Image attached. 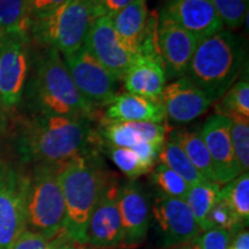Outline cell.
<instances>
[{
    "mask_svg": "<svg viewBox=\"0 0 249 249\" xmlns=\"http://www.w3.org/2000/svg\"><path fill=\"white\" fill-rule=\"evenodd\" d=\"M113 178L95 149L60 165L59 182L65 202L64 231L76 245H87L89 218Z\"/></svg>",
    "mask_w": 249,
    "mask_h": 249,
    "instance_id": "1",
    "label": "cell"
},
{
    "mask_svg": "<svg viewBox=\"0 0 249 249\" xmlns=\"http://www.w3.org/2000/svg\"><path fill=\"white\" fill-rule=\"evenodd\" d=\"M27 31L0 33V105L17 107L23 97L29 73V36Z\"/></svg>",
    "mask_w": 249,
    "mask_h": 249,
    "instance_id": "7",
    "label": "cell"
},
{
    "mask_svg": "<svg viewBox=\"0 0 249 249\" xmlns=\"http://www.w3.org/2000/svg\"><path fill=\"white\" fill-rule=\"evenodd\" d=\"M240 36L222 29L198 43L186 76L204 91L211 102L219 101L235 83L245 65Z\"/></svg>",
    "mask_w": 249,
    "mask_h": 249,
    "instance_id": "4",
    "label": "cell"
},
{
    "mask_svg": "<svg viewBox=\"0 0 249 249\" xmlns=\"http://www.w3.org/2000/svg\"><path fill=\"white\" fill-rule=\"evenodd\" d=\"M31 71L23 96L35 116L76 117L92 120L95 107L77 90L58 51L44 48L34 60Z\"/></svg>",
    "mask_w": 249,
    "mask_h": 249,
    "instance_id": "3",
    "label": "cell"
},
{
    "mask_svg": "<svg viewBox=\"0 0 249 249\" xmlns=\"http://www.w3.org/2000/svg\"><path fill=\"white\" fill-rule=\"evenodd\" d=\"M219 198L231 205L246 225L249 220V174L242 172L234 180L220 188Z\"/></svg>",
    "mask_w": 249,
    "mask_h": 249,
    "instance_id": "26",
    "label": "cell"
},
{
    "mask_svg": "<svg viewBox=\"0 0 249 249\" xmlns=\"http://www.w3.org/2000/svg\"><path fill=\"white\" fill-rule=\"evenodd\" d=\"M207 226L208 230H225L232 236H234L236 233L244 230L245 222L232 209L231 205L227 203L226 201L218 197V201L214 203L213 209L210 210L207 217Z\"/></svg>",
    "mask_w": 249,
    "mask_h": 249,
    "instance_id": "30",
    "label": "cell"
},
{
    "mask_svg": "<svg viewBox=\"0 0 249 249\" xmlns=\"http://www.w3.org/2000/svg\"><path fill=\"white\" fill-rule=\"evenodd\" d=\"M231 119V141L236 160L242 172L249 170V118L233 117Z\"/></svg>",
    "mask_w": 249,
    "mask_h": 249,
    "instance_id": "32",
    "label": "cell"
},
{
    "mask_svg": "<svg viewBox=\"0 0 249 249\" xmlns=\"http://www.w3.org/2000/svg\"><path fill=\"white\" fill-rule=\"evenodd\" d=\"M27 0H0V33L27 31Z\"/></svg>",
    "mask_w": 249,
    "mask_h": 249,
    "instance_id": "29",
    "label": "cell"
},
{
    "mask_svg": "<svg viewBox=\"0 0 249 249\" xmlns=\"http://www.w3.org/2000/svg\"><path fill=\"white\" fill-rule=\"evenodd\" d=\"M160 14L200 40L224 29L213 0H167Z\"/></svg>",
    "mask_w": 249,
    "mask_h": 249,
    "instance_id": "16",
    "label": "cell"
},
{
    "mask_svg": "<svg viewBox=\"0 0 249 249\" xmlns=\"http://www.w3.org/2000/svg\"><path fill=\"white\" fill-rule=\"evenodd\" d=\"M224 26L238 29L248 14V0H213Z\"/></svg>",
    "mask_w": 249,
    "mask_h": 249,
    "instance_id": "33",
    "label": "cell"
},
{
    "mask_svg": "<svg viewBox=\"0 0 249 249\" xmlns=\"http://www.w3.org/2000/svg\"><path fill=\"white\" fill-rule=\"evenodd\" d=\"M157 160L166 165L173 172L181 177L189 186L207 181L201 176V173L195 169L194 165L191 163L182 149L171 139L164 142L163 147L158 154Z\"/></svg>",
    "mask_w": 249,
    "mask_h": 249,
    "instance_id": "24",
    "label": "cell"
},
{
    "mask_svg": "<svg viewBox=\"0 0 249 249\" xmlns=\"http://www.w3.org/2000/svg\"><path fill=\"white\" fill-rule=\"evenodd\" d=\"M152 214L166 247L191 244L201 235L202 230L185 200L160 194L156 198Z\"/></svg>",
    "mask_w": 249,
    "mask_h": 249,
    "instance_id": "12",
    "label": "cell"
},
{
    "mask_svg": "<svg viewBox=\"0 0 249 249\" xmlns=\"http://www.w3.org/2000/svg\"><path fill=\"white\" fill-rule=\"evenodd\" d=\"M216 111L217 114L227 118H249V82L247 77L238 81L227 90L219 99Z\"/></svg>",
    "mask_w": 249,
    "mask_h": 249,
    "instance_id": "25",
    "label": "cell"
},
{
    "mask_svg": "<svg viewBox=\"0 0 249 249\" xmlns=\"http://www.w3.org/2000/svg\"><path fill=\"white\" fill-rule=\"evenodd\" d=\"M166 119V112L163 103L160 101L124 92L117 95L110 104L107 105L105 121L111 123H148L163 124Z\"/></svg>",
    "mask_w": 249,
    "mask_h": 249,
    "instance_id": "20",
    "label": "cell"
},
{
    "mask_svg": "<svg viewBox=\"0 0 249 249\" xmlns=\"http://www.w3.org/2000/svg\"><path fill=\"white\" fill-rule=\"evenodd\" d=\"M119 185L116 178L107 183L96 204L87 227V245L112 249L123 245V226L118 207Z\"/></svg>",
    "mask_w": 249,
    "mask_h": 249,
    "instance_id": "13",
    "label": "cell"
},
{
    "mask_svg": "<svg viewBox=\"0 0 249 249\" xmlns=\"http://www.w3.org/2000/svg\"><path fill=\"white\" fill-rule=\"evenodd\" d=\"M118 207L123 226V244L136 246L147 238L151 209L147 193L140 182L129 180L119 187Z\"/></svg>",
    "mask_w": 249,
    "mask_h": 249,
    "instance_id": "15",
    "label": "cell"
},
{
    "mask_svg": "<svg viewBox=\"0 0 249 249\" xmlns=\"http://www.w3.org/2000/svg\"><path fill=\"white\" fill-rule=\"evenodd\" d=\"M170 139L182 149L191 163L207 181L217 182L213 161L207 145L202 139L201 129L178 128L171 130Z\"/></svg>",
    "mask_w": 249,
    "mask_h": 249,
    "instance_id": "22",
    "label": "cell"
},
{
    "mask_svg": "<svg viewBox=\"0 0 249 249\" xmlns=\"http://www.w3.org/2000/svg\"><path fill=\"white\" fill-rule=\"evenodd\" d=\"M28 177L0 160V249H9L27 230Z\"/></svg>",
    "mask_w": 249,
    "mask_h": 249,
    "instance_id": "8",
    "label": "cell"
},
{
    "mask_svg": "<svg viewBox=\"0 0 249 249\" xmlns=\"http://www.w3.org/2000/svg\"><path fill=\"white\" fill-rule=\"evenodd\" d=\"M151 181L157 187L161 195L185 200L189 186L181 177L160 163L151 173Z\"/></svg>",
    "mask_w": 249,
    "mask_h": 249,
    "instance_id": "28",
    "label": "cell"
},
{
    "mask_svg": "<svg viewBox=\"0 0 249 249\" xmlns=\"http://www.w3.org/2000/svg\"><path fill=\"white\" fill-rule=\"evenodd\" d=\"M95 18L91 0H68L48 17L29 23L28 33L44 48L70 54L85 45Z\"/></svg>",
    "mask_w": 249,
    "mask_h": 249,
    "instance_id": "6",
    "label": "cell"
},
{
    "mask_svg": "<svg viewBox=\"0 0 249 249\" xmlns=\"http://www.w3.org/2000/svg\"><path fill=\"white\" fill-rule=\"evenodd\" d=\"M148 20L147 0H134L112 18L114 30L121 43L136 54L145 35Z\"/></svg>",
    "mask_w": 249,
    "mask_h": 249,
    "instance_id": "21",
    "label": "cell"
},
{
    "mask_svg": "<svg viewBox=\"0 0 249 249\" xmlns=\"http://www.w3.org/2000/svg\"><path fill=\"white\" fill-rule=\"evenodd\" d=\"M156 42L166 76L171 79L185 76L200 39L160 14Z\"/></svg>",
    "mask_w": 249,
    "mask_h": 249,
    "instance_id": "11",
    "label": "cell"
},
{
    "mask_svg": "<svg viewBox=\"0 0 249 249\" xmlns=\"http://www.w3.org/2000/svg\"><path fill=\"white\" fill-rule=\"evenodd\" d=\"M77 246L80 245L71 241L65 231L54 238L49 239L39 233L26 230L9 249H73Z\"/></svg>",
    "mask_w": 249,
    "mask_h": 249,
    "instance_id": "27",
    "label": "cell"
},
{
    "mask_svg": "<svg viewBox=\"0 0 249 249\" xmlns=\"http://www.w3.org/2000/svg\"><path fill=\"white\" fill-rule=\"evenodd\" d=\"M172 249H200L198 248L197 244H196V240L191 242V244H186L182 246H178V247H173Z\"/></svg>",
    "mask_w": 249,
    "mask_h": 249,
    "instance_id": "38",
    "label": "cell"
},
{
    "mask_svg": "<svg viewBox=\"0 0 249 249\" xmlns=\"http://www.w3.org/2000/svg\"><path fill=\"white\" fill-rule=\"evenodd\" d=\"M167 133L169 128L164 124L104 121L101 135L105 140V144L114 147L134 149L142 143H151L161 148L166 141Z\"/></svg>",
    "mask_w": 249,
    "mask_h": 249,
    "instance_id": "19",
    "label": "cell"
},
{
    "mask_svg": "<svg viewBox=\"0 0 249 249\" xmlns=\"http://www.w3.org/2000/svg\"><path fill=\"white\" fill-rule=\"evenodd\" d=\"M232 235L225 230L210 229L201 233L196 244L200 249H229Z\"/></svg>",
    "mask_w": 249,
    "mask_h": 249,
    "instance_id": "34",
    "label": "cell"
},
{
    "mask_svg": "<svg viewBox=\"0 0 249 249\" xmlns=\"http://www.w3.org/2000/svg\"><path fill=\"white\" fill-rule=\"evenodd\" d=\"M166 80L158 51L139 52L124 77L127 92L152 101H160Z\"/></svg>",
    "mask_w": 249,
    "mask_h": 249,
    "instance_id": "18",
    "label": "cell"
},
{
    "mask_svg": "<svg viewBox=\"0 0 249 249\" xmlns=\"http://www.w3.org/2000/svg\"><path fill=\"white\" fill-rule=\"evenodd\" d=\"M220 185L217 182L204 181L189 187L185 202L191 209L195 222L202 232L207 231V217L219 197Z\"/></svg>",
    "mask_w": 249,
    "mask_h": 249,
    "instance_id": "23",
    "label": "cell"
},
{
    "mask_svg": "<svg viewBox=\"0 0 249 249\" xmlns=\"http://www.w3.org/2000/svg\"><path fill=\"white\" fill-rule=\"evenodd\" d=\"M85 48L118 81L124 80L130 64L138 55L121 43L110 17L93 20Z\"/></svg>",
    "mask_w": 249,
    "mask_h": 249,
    "instance_id": "10",
    "label": "cell"
},
{
    "mask_svg": "<svg viewBox=\"0 0 249 249\" xmlns=\"http://www.w3.org/2000/svg\"><path fill=\"white\" fill-rule=\"evenodd\" d=\"M88 245L86 246H77V247L73 248V249H102V248H96V247H91V246H89V247H87Z\"/></svg>",
    "mask_w": 249,
    "mask_h": 249,
    "instance_id": "39",
    "label": "cell"
},
{
    "mask_svg": "<svg viewBox=\"0 0 249 249\" xmlns=\"http://www.w3.org/2000/svg\"><path fill=\"white\" fill-rule=\"evenodd\" d=\"M74 85L93 107L108 105L117 96L118 80L85 48L62 55Z\"/></svg>",
    "mask_w": 249,
    "mask_h": 249,
    "instance_id": "9",
    "label": "cell"
},
{
    "mask_svg": "<svg viewBox=\"0 0 249 249\" xmlns=\"http://www.w3.org/2000/svg\"><path fill=\"white\" fill-rule=\"evenodd\" d=\"M160 102L166 118L177 124L191 123L204 114L213 104L207 93L186 75L164 87Z\"/></svg>",
    "mask_w": 249,
    "mask_h": 249,
    "instance_id": "17",
    "label": "cell"
},
{
    "mask_svg": "<svg viewBox=\"0 0 249 249\" xmlns=\"http://www.w3.org/2000/svg\"><path fill=\"white\" fill-rule=\"evenodd\" d=\"M67 1L68 0H27L28 22L31 23L48 17Z\"/></svg>",
    "mask_w": 249,
    "mask_h": 249,
    "instance_id": "35",
    "label": "cell"
},
{
    "mask_svg": "<svg viewBox=\"0 0 249 249\" xmlns=\"http://www.w3.org/2000/svg\"><path fill=\"white\" fill-rule=\"evenodd\" d=\"M107 155L116 166L130 180L138 179L151 169L143 163L136 152L128 148H119L107 144Z\"/></svg>",
    "mask_w": 249,
    "mask_h": 249,
    "instance_id": "31",
    "label": "cell"
},
{
    "mask_svg": "<svg viewBox=\"0 0 249 249\" xmlns=\"http://www.w3.org/2000/svg\"><path fill=\"white\" fill-rule=\"evenodd\" d=\"M229 249H249V232L247 230H241L232 236Z\"/></svg>",
    "mask_w": 249,
    "mask_h": 249,
    "instance_id": "37",
    "label": "cell"
},
{
    "mask_svg": "<svg viewBox=\"0 0 249 249\" xmlns=\"http://www.w3.org/2000/svg\"><path fill=\"white\" fill-rule=\"evenodd\" d=\"M93 136L91 119L36 114L21 130L18 149L26 161L62 164L92 149Z\"/></svg>",
    "mask_w": 249,
    "mask_h": 249,
    "instance_id": "2",
    "label": "cell"
},
{
    "mask_svg": "<svg viewBox=\"0 0 249 249\" xmlns=\"http://www.w3.org/2000/svg\"><path fill=\"white\" fill-rule=\"evenodd\" d=\"M133 1L134 0H91V4L97 18L101 17L113 18Z\"/></svg>",
    "mask_w": 249,
    "mask_h": 249,
    "instance_id": "36",
    "label": "cell"
},
{
    "mask_svg": "<svg viewBox=\"0 0 249 249\" xmlns=\"http://www.w3.org/2000/svg\"><path fill=\"white\" fill-rule=\"evenodd\" d=\"M230 129L231 119L222 114L208 118L201 128L202 139L209 151L219 185H226L242 173L233 150Z\"/></svg>",
    "mask_w": 249,
    "mask_h": 249,
    "instance_id": "14",
    "label": "cell"
},
{
    "mask_svg": "<svg viewBox=\"0 0 249 249\" xmlns=\"http://www.w3.org/2000/svg\"><path fill=\"white\" fill-rule=\"evenodd\" d=\"M61 164H37L28 177L27 230L52 239L64 231L65 202L59 182Z\"/></svg>",
    "mask_w": 249,
    "mask_h": 249,
    "instance_id": "5",
    "label": "cell"
}]
</instances>
